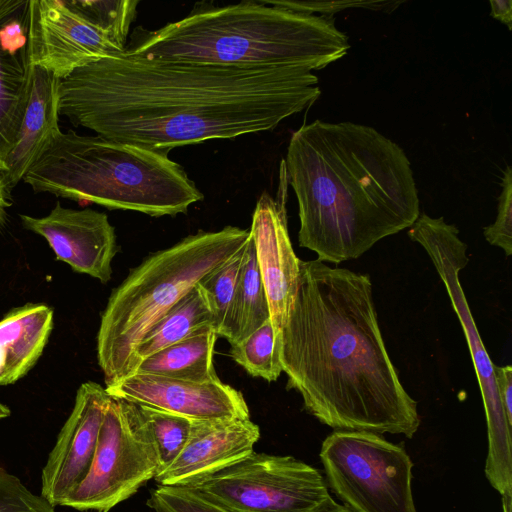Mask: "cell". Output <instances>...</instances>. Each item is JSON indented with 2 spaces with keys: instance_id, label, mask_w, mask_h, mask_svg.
I'll use <instances>...</instances> for the list:
<instances>
[{
  "instance_id": "cell-1",
  "label": "cell",
  "mask_w": 512,
  "mask_h": 512,
  "mask_svg": "<svg viewBox=\"0 0 512 512\" xmlns=\"http://www.w3.org/2000/svg\"><path fill=\"white\" fill-rule=\"evenodd\" d=\"M303 67L241 68L126 51L59 81V115L113 141L168 153L276 128L321 95Z\"/></svg>"
},
{
  "instance_id": "cell-2",
  "label": "cell",
  "mask_w": 512,
  "mask_h": 512,
  "mask_svg": "<svg viewBox=\"0 0 512 512\" xmlns=\"http://www.w3.org/2000/svg\"><path fill=\"white\" fill-rule=\"evenodd\" d=\"M279 357L287 389L321 423L408 438L417 432V403L386 350L368 275L300 260Z\"/></svg>"
},
{
  "instance_id": "cell-3",
  "label": "cell",
  "mask_w": 512,
  "mask_h": 512,
  "mask_svg": "<svg viewBox=\"0 0 512 512\" xmlns=\"http://www.w3.org/2000/svg\"><path fill=\"white\" fill-rule=\"evenodd\" d=\"M283 163L298 203L299 245L321 262L356 259L420 215L406 153L373 127L304 124L292 134Z\"/></svg>"
},
{
  "instance_id": "cell-4",
  "label": "cell",
  "mask_w": 512,
  "mask_h": 512,
  "mask_svg": "<svg viewBox=\"0 0 512 512\" xmlns=\"http://www.w3.org/2000/svg\"><path fill=\"white\" fill-rule=\"evenodd\" d=\"M349 48L348 37L332 17L253 0L195 7L156 30L137 27L125 51L173 61L313 71L341 59Z\"/></svg>"
},
{
  "instance_id": "cell-5",
  "label": "cell",
  "mask_w": 512,
  "mask_h": 512,
  "mask_svg": "<svg viewBox=\"0 0 512 512\" xmlns=\"http://www.w3.org/2000/svg\"><path fill=\"white\" fill-rule=\"evenodd\" d=\"M23 181L35 193L152 217L184 214L203 199L168 153L73 130L56 135Z\"/></svg>"
},
{
  "instance_id": "cell-6",
  "label": "cell",
  "mask_w": 512,
  "mask_h": 512,
  "mask_svg": "<svg viewBox=\"0 0 512 512\" xmlns=\"http://www.w3.org/2000/svg\"><path fill=\"white\" fill-rule=\"evenodd\" d=\"M249 230L199 231L157 251L116 287L102 313L97 359L106 387L133 373L134 353L148 329L195 285L246 244Z\"/></svg>"
},
{
  "instance_id": "cell-7",
  "label": "cell",
  "mask_w": 512,
  "mask_h": 512,
  "mask_svg": "<svg viewBox=\"0 0 512 512\" xmlns=\"http://www.w3.org/2000/svg\"><path fill=\"white\" fill-rule=\"evenodd\" d=\"M408 236L420 244L440 276L466 337L483 399L488 435L485 476L502 496L512 494L511 428L502 406L494 367L470 312L459 273L467 265V245L460 239L456 226L443 217L419 215Z\"/></svg>"
},
{
  "instance_id": "cell-8",
  "label": "cell",
  "mask_w": 512,
  "mask_h": 512,
  "mask_svg": "<svg viewBox=\"0 0 512 512\" xmlns=\"http://www.w3.org/2000/svg\"><path fill=\"white\" fill-rule=\"evenodd\" d=\"M319 456L328 489L352 512H417L403 446L378 433L335 430Z\"/></svg>"
},
{
  "instance_id": "cell-9",
  "label": "cell",
  "mask_w": 512,
  "mask_h": 512,
  "mask_svg": "<svg viewBox=\"0 0 512 512\" xmlns=\"http://www.w3.org/2000/svg\"><path fill=\"white\" fill-rule=\"evenodd\" d=\"M159 471L157 447L139 405L110 396L89 470L61 506L109 512Z\"/></svg>"
},
{
  "instance_id": "cell-10",
  "label": "cell",
  "mask_w": 512,
  "mask_h": 512,
  "mask_svg": "<svg viewBox=\"0 0 512 512\" xmlns=\"http://www.w3.org/2000/svg\"><path fill=\"white\" fill-rule=\"evenodd\" d=\"M187 486L234 512H325L334 501L317 468L255 451Z\"/></svg>"
},
{
  "instance_id": "cell-11",
  "label": "cell",
  "mask_w": 512,
  "mask_h": 512,
  "mask_svg": "<svg viewBox=\"0 0 512 512\" xmlns=\"http://www.w3.org/2000/svg\"><path fill=\"white\" fill-rule=\"evenodd\" d=\"M59 0H29L28 55L58 79L101 58L125 52Z\"/></svg>"
},
{
  "instance_id": "cell-12",
  "label": "cell",
  "mask_w": 512,
  "mask_h": 512,
  "mask_svg": "<svg viewBox=\"0 0 512 512\" xmlns=\"http://www.w3.org/2000/svg\"><path fill=\"white\" fill-rule=\"evenodd\" d=\"M277 198L264 192L259 197L249 235L269 305L270 321L279 337L296 293L300 259L290 241L287 214V176L280 167Z\"/></svg>"
},
{
  "instance_id": "cell-13",
  "label": "cell",
  "mask_w": 512,
  "mask_h": 512,
  "mask_svg": "<svg viewBox=\"0 0 512 512\" xmlns=\"http://www.w3.org/2000/svg\"><path fill=\"white\" fill-rule=\"evenodd\" d=\"M109 400L106 389L96 382L78 388L72 412L42 469L40 495L54 507L61 506L86 476Z\"/></svg>"
},
{
  "instance_id": "cell-14",
  "label": "cell",
  "mask_w": 512,
  "mask_h": 512,
  "mask_svg": "<svg viewBox=\"0 0 512 512\" xmlns=\"http://www.w3.org/2000/svg\"><path fill=\"white\" fill-rule=\"evenodd\" d=\"M20 219L26 230L47 241L57 260L103 284L111 279L117 243L115 228L105 213L65 208L57 202L46 216L21 214Z\"/></svg>"
},
{
  "instance_id": "cell-15",
  "label": "cell",
  "mask_w": 512,
  "mask_h": 512,
  "mask_svg": "<svg viewBox=\"0 0 512 512\" xmlns=\"http://www.w3.org/2000/svg\"><path fill=\"white\" fill-rule=\"evenodd\" d=\"M105 389L110 396L191 420L250 418L243 394L220 379L193 382L135 373Z\"/></svg>"
},
{
  "instance_id": "cell-16",
  "label": "cell",
  "mask_w": 512,
  "mask_h": 512,
  "mask_svg": "<svg viewBox=\"0 0 512 512\" xmlns=\"http://www.w3.org/2000/svg\"><path fill=\"white\" fill-rule=\"evenodd\" d=\"M260 436L250 418L192 420L184 448L154 480L159 486L190 485L249 456Z\"/></svg>"
},
{
  "instance_id": "cell-17",
  "label": "cell",
  "mask_w": 512,
  "mask_h": 512,
  "mask_svg": "<svg viewBox=\"0 0 512 512\" xmlns=\"http://www.w3.org/2000/svg\"><path fill=\"white\" fill-rule=\"evenodd\" d=\"M29 0H0V168L13 149L29 100Z\"/></svg>"
},
{
  "instance_id": "cell-18",
  "label": "cell",
  "mask_w": 512,
  "mask_h": 512,
  "mask_svg": "<svg viewBox=\"0 0 512 512\" xmlns=\"http://www.w3.org/2000/svg\"><path fill=\"white\" fill-rule=\"evenodd\" d=\"M59 81L54 74L33 66L29 100L13 149L6 160L12 190L42 156L61 131L59 127Z\"/></svg>"
},
{
  "instance_id": "cell-19",
  "label": "cell",
  "mask_w": 512,
  "mask_h": 512,
  "mask_svg": "<svg viewBox=\"0 0 512 512\" xmlns=\"http://www.w3.org/2000/svg\"><path fill=\"white\" fill-rule=\"evenodd\" d=\"M53 327V310L26 304L0 320V385L15 383L35 365Z\"/></svg>"
},
{
  "instance_id": "cell-20",
  "label": "cell",
  "mask_w": 512,
  "mask_h": 512,
  "mask_svg": "<svg viewBox=\"0 0 512 512\" xmlns=\"http://www.w3.org/2000/svg\"><path fill=\"white\" fill-rule=\"evenodd\" d=\"M217 333L213 325L202 327L188 337L143 359L134 373L206 382L219 379L214 368Z\"/></svg>"
},
{
  "instance_id": "cell-21",
  "label": "cell",
  "mask_w": 512,
  "mask_h": 512,
  "mask_svg": "<svg viewBox=\"0 0 512 512\" xmlns=\"http://www.w3.org/2000/svg\"><path fill=\"white\" fill-rule=\"evenodd\" d=\"M208 325L214 326L213 313L204 290L197 284L145 333L134 353L133 373L143 359Z\"/></svg>"
},
{
  "instance_id": "cell-22",
  "label": "cell",
  "mask_w": 512,
  "mask_h": 512,
  "mask_svg": "<svg viewBox=\"0 0 512 512\" xmlns=\"http://www.w3.org/2000/svg\"><path fill=\"white\" fill-rule=\"evenodd\" d=\"M269 319L267 296L249 235L238 277L227 341L230 345L241 342Z\"/></svg>"
},
{
  "instance_id": "cell-23",
  "label": "cell",
  "mask_w": 512,
  "mask_h": 512,
  "mask_svg": "<svg viewBox=\"0 0 512 512\" xmlns=\"http://www.w3.org/2000/svg\"><path fill=\"white\" fill-rule=\"evenodd\" d=\"M229 355L253 377L273 382L282 373L279 337L270 319L247 338L231 345Z\"/></svg>"
},
{
  "instance_id": "cell-24",
  "label": "cell",
  "mask_w": 512,
  "mask_h": 512,
  "mask_svg": "<svg viewBox=\"0 0 512 512\" xmlns=\"http://www.w3.org/2000/svg\"><path fill=\"white\" fill-rule=\"evenodd\" d=\"M63 5L91 26L126 49L130 26L135 19L136 0H63Z\"/></svg>"
},
{
  "instance_id": "cell-25",
  "label": "cell",
  "mask_w": 512,
  "mask_h": 512,
  "mask_svg": "<svg viewBox=\"0 0 512 512\" xmlns=\"http://www.w3.org/2000/svg\"><path fill=\"white\" fill-rule=\"evenodd\" d=\"M244 249L245 246L229 261L198 283L207 296L214 317L216 333L226 340L230 335L231 314Z\"/></svg>"
},
{
  "instance_id": "cell-26",
  "label": "cell",
  "mask_w": 512,
  "mask_h": 512,
  "mask_svg": "<svg viewBox=\"0 0 512 512\" xmlns=\"http://www.w3.org/2000/svg\"><path fill=\"white\" fill-rule=\"evenodd\" d=\"M139 407L153 435L161 471L170 465L184 448L192 420L146 406L139 405Z\"/></svg>"
},
{
  "instance_id": "cell-27",
  "label": "cell",
  "mask_w": 512,
  "mask_h": 512,
  "mask_svg": "<svg viewBox=\"0 0 512 512\" xmlns=\"http://www.w3.org/2000/svg\"><path fill=\"white\" fill-rule=\"evenodd\" d=\"M147 506L155 512H234L188 486H159L153 489Z\"/></svg>"
},
{
  "instance_id": "cell-28",
  "label": "cell",
  "mask_w": 512,
  "mask_h": 512,
  "mask_svg": "<svg viewBox=\"0 0 512 512\" xmlns=\"http://www.w3.org/2000/svg\"><path fill=\"white\" fill-rule=\"evenodd\" d=\"M0 512H55V507L0 467Z\"/></svg>"
},
{
  "instance_id": "cell-29",
  "label": "cell",
  "mask_w": 512,
  "mask_h": 512,
  "mask_svg": "<svg viewBox=\"0 0 512 512\" xmlns=\"http://www.w3.org/2000/svg\"><path fill=\"white\" fill-rule=\"evenodd\" d=\"M501 193L498 197L495 221L484 228L485 239L501 248L506 256L512 254V170L507 166L501 176Z\"/></svg>"
},
{
  "instance_id": "cell-30",
  "label": "cell",
  "mask_w": 512,
  "mask_h": 512,
  "mask_svg": "<svg viewBox=\"0 0 512 512\" xmlns=\"http://www.w3.org/2000/svg\"><path fill=\"white\" fill-rule=\"evenodd\" d=\"M263 2L302 13H320L322 16L331 17L337 12L349 8H363L374 11L391 12L401 1H289V0H262Z\"/></svg>"
},
{
  "instance_id": "cell-31",
  "label": "cell",
  "mask_w": 512,
  "mask_h": 512,
  "mask_svg": "<svg viewBox=\"0 0 512 512\" xmlns=\"http://www.w3.org/2000/svg\"><path fill=\"white\" fill-rule=\"evenodd\" d=\"M494 374L502 406L512 426V367L495 365Z\"/></svg>"
},
{
  "instance_id": "cell-32",
  "label": "cell",
  "mask_w": 512,
  "mask_h": 512,
  "mask_svg": "<svg viewBox=\"0 0 512 512\" xmlns=\"http://www.w3.org/2000/svg\"><path fill=\"white\" fill-rule=\"evenodd\" d=\"M12 205L11 189L7 178L6 169L0 168V230L8 220V208Z\"/></svg>"
},
{
  "instance_id": "cell-33",
  "label": "cell",
  "mask_w": 512,
  "mask_h": 512,
  "mask_svg": "<svg viewBox=\"0 0 512 512\" xmlns=\"http://www.w3.org/2000/svg\"><path fill=\"white\" fill-rule=\"evenodd\" d=\"M490 15L505 24L509 31L512 30V1L511 0H490Z\"/></svg>"
},
{
  "instance_id": "cell-34",
  "label": "cell",
  "mask_w": 512,
  "mask_h": 512,
  "mask_svg": "<svg viewBox=\"0 0 512 512\" xmlns=\"http://www.w3.org/2000/svg\"><path fill=\"white\" fill-rule=\"evenodd\" d=\"M325 512H352L344 505L337 504L335 501L325 510Z\"/></svg>"
},
{
  "instance_id": "cell-35",
  "label": "cell",
  "mask_w": 512,
  "mask_h": 512,
  "mask_svg": "<svg viewBox=\"0 0 512 512\" xmlns=\"http://www.w3.org/2000/svg\"><path fill=\"white\" fill-rule=\"evenodd\" d=\"M10 409L0 402V419L10 416Z\"/></svg>"
}]
</instances>
